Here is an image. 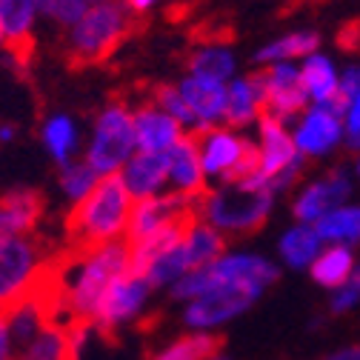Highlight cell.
Here are the masks:
<instances>
[{"mask_svg":"<svg viewBox=\"0 0 360 360\" xmlns=\"http://www.w3.org/2000/svg\"><path fill=\"white\" fill-rule=\"evenodd\" d=\"M129 212H131V200H129V189L123 186V177L117 172L98 177V184L69 209L63 223L66 229L63 246L83 260L89 252L126 235Z\"/></svg>","mask_w":360,"mask_h":360,"instance_id":"1","label":"cell"},{"mask_svg":"<svg viewBox=\"0 0 360 360\" xmlns=\"http://www.w3.org/2000/svg\"><path fill=\"white\" fill-rule=\"evenodd\" d=\"M77 269L80 272L75 283L69 281L66 292V321H77L92 329L103 295L112 289L115 281H120L129 272V240L117 238L103 243L101 249L89 252L77 263Z\"/></svg>","mask_w":360,"mask_h":360,"instance_id":"2","label":"cell"},{"mask_svg":"<svg viewBox=\"0 0 360 360\" xmlns=\"http://www.w3.org/2000/svg\"><path fill=\"white\" fill-rule=\"evenodd\" d=\"M131 32L134 15L126 9V4H120V0L92 4L72 26L66 60L72 66H98L117 52V46Z\"/></svg>","mask_w":360,"mask_h":360,"instance_id":"3","label":"cell"},{"mask_svg":"<svg viewBox=\"0 0 360 360\" xmlns=\"http://www.w3.org/2000/svg\"><path fill=\"white\" fill-rule=\"evenodd\" d=\"M272 200L275 195L257 177H252L246 184L209 192L200 203V220L209 223L220 235L246 238L263 229V223L269 220V212H272Z\"/></svg>","mask_w":360,"mask_h":360,"instance_id":"4","label":"cell"},{"mask_svg":"<svg viewBox=\"0 0 360 360\" xmlns=\"http://www.w3.org/2000/svg\"><path fill=\"white\" fill-rule=\"evenodd\" d=\"M52 255L40 235H18L0 240V311L12 314L23 306L40 263Z\"/></svg>","mask_w":360,"mask_h":360,"instance_id":"5","label":"cell"},{"mask_svg":"<svg viewBox=\"0 0 360 360\" xmlns=\"http://www.w3.org/2000/svg\"><path fill=\"white\" fill-rule=\"evenodd\" d=\"M134 117L123 101L109 103L95 123V141L89 146V166L98 174H115L134 149Z\"/></svg>","mask_w":360,"mask_h":360,"instance_id":"6","label":"cell"},{"mask_svg":"<svg viewBox=\"0 0 360 360\" xmlns=\"http://www.w3.org/2000/svg\"><path fill=\"white\" fill-rule=\"evenodd\" d=\"M260 89V101H263V112L281 123H292L297 120L306 106L309 98L303 92V80H300V69L292 63H275V66H260L257 72H252Z\"/></svg>","mask_w":360,"mask_h":360,"instance_id":"7","label":"cell"},{"mask_svg":"<svg viewBox=\"0 0 360 360\" xmlns=\"http://www.w3.org/2000/svg\"><path fill=\"white\" fill-rule=\"evenodd\" d=\"M263 295V289L249 286V283H220L212 286L209 292H203L200 297H195L186 309V323L189 326H217L226 323L232 318H238L240 311H246L257 297Z\"/></svg>","mask_w":360,"mask_h":360,"instance_id":"8","label":"cell"},{"mask_svg":"<svg viewBox=\"0 0 360 360\" xmlns=\"http://www.w3.org/2000/svg\"><path fill=\"white\" fill-rule=\"evenodd\" d=\"M149 281L143 275H134V272H126L120 281L112 283V289L103 295L101 306H98V314H95V332L112 343L117 338V326L123 321H129L134 311H138L149 295Z\"/></svg>","mask_w":360,"mask_h":360,"instance_id":"9","label":"cell"},{"mask_svg":"<svg viewBox=\"0 0 360 360\" xmlns=\"http://www.w3.org/2000/svg\"><path fill=\"white\" fill-rule=\"evenodd\" d=\"M257 129H260V174L257 180L269 189L272 180H278L286 172L303 169V155L295 146V138L286 123L260 115L257 117Z\"/></svg>","mask_w":360,"mask_h":360,"instance_id":"10","label":"cell"},{"mask_svg":"<svg viewBox=\"0 0 360 360\" xmlns=\"http://www.w3.org/2000/svg\"><path fill=\"white\" fill-rule=\"evenodd\" d=\"M292 138H295L297 152L306 155V158L329 155L343 141V117L338 112H332L329 106L311 103L300 115V120H297V126L292 131Z\"/></svg>","mask_w":360,"mask_h":360,"instance_id":"11","label":"cell"},{"mask_svg":"<svg viewBox=\"0 0 360 360\" xmlns=\"http://www.w3.org/2000/svg\"><path fill=\"white\" fill-rule=\"evenodd\" d=\"M37 0H0V29H4V43L15 66H29L34 60V15Z\"/></svg>","mask_w":360,"mask_h":360,"instance_id":"12","label":"cell"},{"mask_svg":"<svg viewBox=\"0 0 360 360\" xmlns=\"http://www.w3.org/2000/svg\"><path fill=\"white\" fill-rule=\"evenodd\" d=\"M349 198H352V180H349V174L343 169H335L326 177L309 184L297 195V200H295V217L300 223H318L323 214L340 209Z\"/></svg>","mask_w":360,"mask_h":360,"instance_id":"13","label":"cell"},{"mask_svg":"<svg viewBox=\"0 0 360 360\" xmlns=\"http://www.w3.org/2000/svg\"><path fill=\"white\" fill-rule=\"evenodd\" d=\"M300 80H303V92H306L309 103L329 106L332 112H338L343 117L346 98L340 95V72L329 55H323V52L309 55L300 66Z\"/></svg>","mask_w":360,"mask_h":360,"instance_id":"14","label":"cell"},{"mask_svg":"<svg viewBox=\"0 0 360 360\" xmlns=\"http://www.w3.org/2000/svg\"><path fill=\"white\" fill-rule=\"evenodd\" d=\"M166 155H169V177L174 180V189L177 192H186V195H203V192H209L206 172H203V163H200L198 129L180 134V141Z\"/></svg>","mask_w":360,"mask_h":360,"instance_id":"15","label":"cell"},{"mask_svg":"<svg viewBox=\"0 0 360 360\" xmlns=\"http://www.w3.org/2000/svg\"><path fill=\"white\" fill-rule=\"evenodd\" d=\"M43 212H46V200L37 189H15L0 195V240L29 235Z\"/></svg>","mask_w":360,"mask_h":360,"instance_id":"16","label":"cell"},{"mask_svg":"<svg viewBox=\"0 0 360 360\" xmlns=\"http://www.w3.org/2000/svg\"><path fill=\"white\" fill-rule=\"evenodd\" d=\"M131 117H134V141H138L141 152H169L184 134V126L174 117H169L163 109H158L152 101L141 103V109Z\"/></svg>","mask_w":360,"mask_h":360,"instance_id":"17","label":"cell"},{"mask_svg":"<svg viewBox=\"0 0 360 360\" xmlns=\"http://www.w3.org/2000/svg\"><path fill=\"white\" fill-rule=\"evenodd\" d=\"M123 186L134 198H149L155 195L166 180H169V155L166 152H141L131 160L123 163Z\"/></svg>","mask_w":360,"mask_h":360,"instance_id":"18","label":"cell"},{"mask_svg":"<svg viewBox=\"0 0 360 360\" xmlns=\"http://www.w3.org/2000/svg\"><path fill=\"white\" fill-rule=\"evenodd\" d=\"M321 32L314 29H295L286 32L275 40H269L266 46L255 52L257 66H275V63H292V60H306L309 55L321 52Z\"/></svg>","mask_w":360,"mask_h":360,"instance_id":"19","label":"cell"},{"mask_svg":"<svg viewBox=\"0 0 360 360\" xmlns=\"http://www.w3.org/2000/svg\"><path fill=\"white\" fill-rule=\"evenodd\" d=\"M184 101L198 117V126H212L214 120H223V109H226V83H214L203 77H186L177 86Z\"/></svg>","mask_w":360,"mask_h":360,"instance_id":"20","label":"cell"},{"mask_svg":"<svg viewBox=\"0 0 360 360\" xmlns=\"http://www.w3.org/2000/svg\"><path fill=\"white\" fill-rule=\"evenodd\" d=\"M263 112V101H260V89L255 75L238 77L226 86V109H223V120L229 129H243L249 123H257Z\"/></svg>","mask_w":360,"mask_h":360,"instance_id":"21","label":"cell"},{"mask_svg":"<svg viewBox=\"0 0 360 360\" xmlns=\"http://www.w3.org/2000/svg\"><path fill=\"white\" fill-rule=\"evenodd\" d=\"M354 272V255L349 246H329L311 263V278L323 289H340Z\"/></svg>","mask_w":360,"mask_h":360,"instance_id":"22","label":"cell"},{"mask_svg":"<svg viewBox=\"0 0 360 360\" xmlns=\"http://www.w3.org/2000/svg\"><path fill=\"white\" fill-rule=\"evenodd\" d=\"M314 232H318L321 240H329L338 246L360 243V206H340L323 214L314 223Z\"/></svg>","mask_w":360,"mask_h":360,"instance_id":"23","label":"cell"},{"mask_svg":"<svg viewBox=\"0 0 360 360\" xmlns=\"http://www.w3.org/2000/svg\"><path fill=\"white\" fill-rule=\"evenodd\" d=\"M189 75L214 83H229V77L235 75V55L223 43H209L189 58Z\"/></svg>","mask_w":360,"mask_h":360,"instance_id":"24","label":"cell"},{"mask_svg":"<svg viewBox=\"0 0 360 360\" xmlns=\"http://www.w3.org/2000/svg\"><path fill=\"white\" fill-rule=\"evenodd\" d=\"M223 343H226L223 335L195 332V335H186V338H177L174 343H169L152 360H212L223 352Z\"/></svg>","mask_w":360,"mask_h":360,"instance_id":"25","label":"cell"},{"mask_svg":"<svg viewBox=\"0 0 360 360\" xmlns=\"http://www.w3.org/2000/svg\"><path fill=\"white\" fill-rule=\"evenodd\" d=\"M340 95L346 98L343 112V138L352 152H360V63L343 69L340 75Z\"/></svg>","mask_w":360,"mask_h":360,"instance_id":"26","label":"cell"},{"mask_svg":"<svg viewBox=\"0 0 360 360\" xmlns=\"http://www.w3.org/2000/svg\"><path fill=\"white\" fill-rule=\"evenodd\" d=\"M321 238H318V232L314 229H309V226H295V229H289L286 235H283V240H281V255H283V260L292 266V269H303V266H311L314 263V257H318V252H321Z\"/></svg>","mask_w":360,"mask_h":360,"instance_id":"27","label":"cell"},{"mask_svg":"<svg viewBox=\"0 0 360 360\" xmlns=\"http://www.w3.org/2000/svg\"><path fill=\"white\" fill-rule=\"evenodd\" d=\"M149 101L158 106V109H163L169 117H174L180 126H192V129H200L198 126V117H195V112L189 109V103L184 101V95H180V89L177 86H169V83H158V86H152L149 89Z\"/></svg>","mask_w":360,"mask_h":360,"instance_id":"28","label":"cell"},{"mask_svg":"<svg viewBox=\"0 0 360 360\" xmlns=\"http://www.w3.org/2000/svg\"><path fill=\"white\" fill-rule=\"evenodd\" d=\"M75 141H77V131H75V123L63 115H55L46 120L43 126V146L52 152V158L58 163H66L72 149H75Z\"/></svg>","mask_w":360,"mask_h":360,"instance_id":"29","label":"cell"},{"mask_svg":"<svg viewBox=\"0 0 360 360\" xmlns=\"http://www.w3.org/2000/svg\"><path fill=\"white\" fill-rule=\"evenodd\" d=\"M95 184H98V172L89 163H69L60 174V186L72 200H80Z\"/></svg>","mask_w":360,"mask_h":360,"instance_id":"30","label":"cell"},{"mask_svg":"<svg viewBox=\"0 0 360 360\" xmlns=\"http://www.w3.org/2000/svg\"><path fill=\"white\" fill-rule=\"evenodd\" d=\"M37 9L60 26H75L86 15L89 0H37Z\"/></svg>","mask_w":360,"mask_h":360,"instance_id":"31","label":"cell"},{"mask_svg":"<svg viewBox=\"0 0 360 360\" xmlns=\"http://www.w3.org/2000/svg\"><path fill=\"white\" fill-rule=\"evenodd\" d=\"M357 303H360V266H354L352 278L335 292V297H332V311H335V314H343V311L354 309Z\"/></svg>","mask_w":360,"mask_h":360,"instance_id":"32","label":"cell"},{"mask_svg":"<svg viewBox=\"0 0 360 360\" xmlns=\"http://www.w3.org/2000/svg\"><path fill=\"white\" fill-rule=\"evenodd\" d=\"M323 360H360V346H346V349H340Z\"/></svg>","mask_w":360,"mask_h":360,"instance_id":"33","label":"cell"},{"mask_svg":"<svg viewBox=\"0 0 360 360\" xmlns=\"http://www.w3.org/2000/svg\"><path fill=\"white\" fill-rule=\"evenodd\" d=\"M15 138V126H0V141H12Z\"/></svg>","mask_w":360,"mask_h":360,"instance_id":"34","label":"cell"},{"mask_svg":"<svg viewBox=\"0 0 360 360\" xmlns=\"http://www.w3.org/2000/svg\"><path fill=\"white\" fill-rule=\"evenodd\" d=\"M92 4H103V0H89V6H92Z\"/></svg>","mask_w":360,"mask_h":360,"instance_id":"35","label":"cell"},{"mask_svg":"<svg viewBox=\"0 0 360 360\" xmlns=\"http://www.w3.org/2000/svg\"><path fill=\"white\" fill-rule=\"evenodd\" d=\"M0 43H4V29H0Z\"/></svg>","mask_w":360,"mask_h":360,"instance_id":"36","label":"cell"},{"mask_svg":"<svg viewBox=\"0 0 360 360\" xmlns=\"http://www.w3.org/2000/svg\"><path fill=\"white\" fill-rule=\"evenodd\" d=\"M212 360H226V357H220V354H217V357H212Z\"/></svg>","mask_w":360,"mask_h":360,"instance_id":"37","label":"cell"},{"mask_svg":"<svg viewBox=\"0 0 360 360\" xmlns=\"http://www.w3.org/2000/svg\"><path fill=\"white\" fill-rule=\"evenodd\" d=\"M357 177H360V160H357Z\"/></svg>","mask_w":360,"mask_h":360,"instance_id":"38","label":"cell"}]
</instances>
